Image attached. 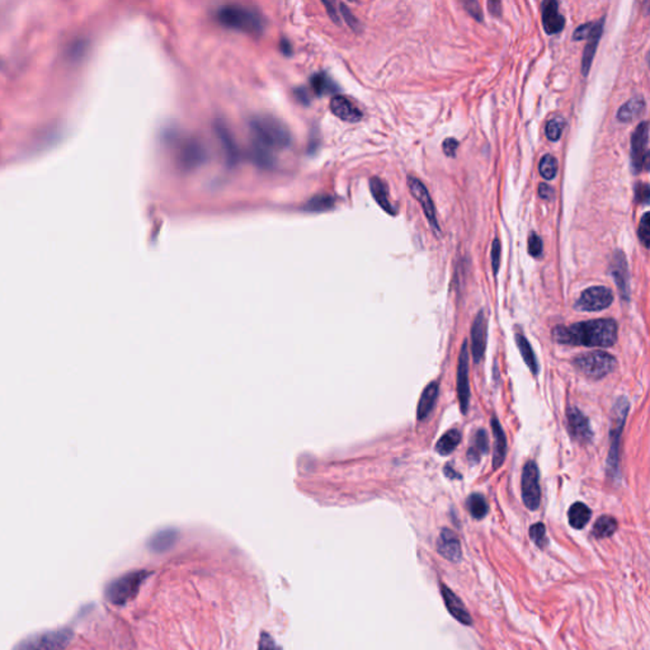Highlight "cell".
I'll list each match as a JSON object with an SVG mask.
<instances>
[{
    "instance_id": "cell-46",
    "label": "cell",
    "mask_w": 650,
    "mask_h": 650,
    "mask_svg": "<svg viewBox=\"0 0 650 650\" xmlns=\"http://www.w3.org/2000/svg\"><path fill=\"white\" fill-rule=\"evenodd\" d=\"M464 5H465L467 12L475 19H478L479 22L483 19V13L480 10V5H479L478 1H467V3H464Z\"/></svg>"
},
{
    "instance_id": "cell-35",
    "label": "cell",
    "mask_w": 650,
    "mask_h": 650,
    "mask_svg": "<svg viewBox=\"0 0 650 650\" xmlns=\"http://www.w3.org/2000/svg\"><path fill=\"white\" fill-rule=\"evenodd\" d=\"M251 159L260 168H271L275 164V159L272 155V151L267 150V149L259 146L254 142H253V146H251Z\"/></svg>"
},
{
    "instance_id": "cell-29",
    "label": "cell",
    "mask_w": 650,
    "mask_h": 650,
    "mask_svg": "<svg viewBox=\"0 0 650 650\" xmlns=\"http://www.w3.org/2000/svg\"><path fill=\"white\" fill-rule=\"evenodd\" d=\"M516 343L518 350L521 352V356L522 359L526 362V365L528 366V368L531 370V372L534 375H537L539 372V365H537V361H536V356H535L534 350H533V347L531 344L527 341L525 335L522 334H516Z\"/></svg>"
},
{
    "instance_id": "cell-28",
    "label": "cell",
    "mask_w": 650,
    "mask_h": 650,
    "mask_svg": "<svg viewBox=\"0 0 650 650\" xmlns=\"http://www.w3.org/2000/svg\"><path fill=\"white\" fill-rule=\"evenodd\" d=\"M568 519L570 526L575 530H581L584 526L587 525L591 519V509L588 508L584 503L576 502L574 503L568 512Z\"/></svg>"
},
{
    "instance_id": "cell-14",
    "label": "cell",
    "mask_w": 650,
    "mask_h": 650,
    "mask_svg": "<svg viewBox=\"0 0 650 650\" xmlns=\"http://www.w3.org/2000/svg\"><path fill=\"white\" fill-rule=\"evenodd\" d=\"M208 159V151L203 144L194 139L184 142L179 149L178 161L184 169H194L203 164Z\"/></svg>"
},
{
    "instance_id": "cell-31",
    "label": "cell",
    "mask_w": 650,
    "mask_h": 650,
    "mask_svg": "<svg viewBox=\"0 0 650 650\" xmlns=\"http://www.w3.org/2000/svg\"><path fill=\"white\" fill-rule=\"evenodd\" d=\"M488 436L485 434L484 429H480L476 432L471 446L467 451V459L471 462H479L480 458L488 451Z\"/></svg>"
},
{
    "instance_id": "cell-17",
    "label": "cell",
    "mask_w": 650,
    "mask_h": 650,
    "mask_svg": "<svg viewBox=\"0 0 650 650\" xmlns=\"http://www.w3.org/2000/svg\"><path fill=\"white\" fill-rule=\"evenodd\" d=\"M486 319L483 311L476 315L474 324L471 328V352L475 362H480L483 359L486 348Z\"/></svg>"
},
{
    "instance_id": "cell-16",
    "label": "cell",
    "mask_w": 650,
    "mask_h": 650,
    "mask_svg": "<svg viewBox=\"0 0 650 650\" xmlns=\"http://www.w3.org/2000/svg\"><path fill=\"white\" fill-rule=\"evenodd\" d=\"M329 109L332 111L334 116L341 118L346 122H359L362 118V112L361 109L347 97L344 96H335L330 100Z\"/></svg>"
},
{
    "instance_id": "cell-1",
    "label": "cell",
    "mask_w": 650,
    "mask_h": 650,
    "mask_svg": "<svg viewBox=\"0 0 650 650\" xmlns=\"http://www.w3.org/2000/svg\"><path fill=\"white\" fill-rule=\"evenodd\" d=\"M552 337L561 344L611 347L617 341V324L612 319H594L569 326H557Z\"/></svg>"
},
{
    "instance_id": "cell-41",
    "label": "cell",
    "mask_w": 650,
    "mask_h": 650,
    "mask_svg": "<svg viewBox=\"0 0 650 650\" xmlns=\"http://www.w3.org/2000/svg\"><path fill=\"white\" fill-rule=\"evenodd\" d=\"M542 249H543V247H542L541 238L537 234H531L530 238H528V253L534 258H539L542 256Z\"/></svg>"
},
{
    "instance_id": "cell-30",
    "label": "cell",
    "mask_w": 650,
    "mask_h": 650,
    "mask_svg": "<svg viewBox=\"0 0 650 650\" xmlns=\"http://www.w3.org/2000/svg\"><path fill=\"white\" fill-rule=\"evenodd\" d=\"M461 442V434L458 429H451L449 432L442 436L441 438L436 445V452H438L441 456L450 455L451 452L458 447Z\"/></svg>"
},
{
    "instance_id": "cell-43",
    "label": "cell",
    "mask_w": 650,
    "mask_h": 650,
    "mask_svg": "<svg viewBox=\"0 0 650 650\" xmlns=\"http://www.w3.org/2000/svg\"><path fill=\"white\" fill-rule=\"evenodd\" d=\"M500 253H502V245H500V239H495L492 245V267L493 272L495 275L500 271Z\"/></svg>"
},
{
    "instance_id": "cell-47",
    "label": "cell",
    "mask_w": 650,
    "mask_h": 650,
    "mask_svg": "<svg viewBox=\"0 0 650 650\" xmlns=\"http://www.w3.org/2000/svg\"><path fill=\"white\" fill-rule=\"evenodd\" d=\"M339 8H341V13L343 14V18L346 19V22L348 23V25H350V28H353V30H359V22H357V19H356V18L352 16L350 9L347 8L344 4H341V5H339Z\"/></svg>"
},
{
    "instance_id": "cell-40",
    "label": "cell",
    "mask_w": 650,
    "mask_h": 650,
    "mask_svg": "<svg viewBox=\"0 0 650 650\" xmlns=\"http://www.w3.org/2000/svg\"><path fill=\"white\" fill-rule=\"evenodd\" d=\"M639 239L642 242V245L645 248L649 247V236H650V214L649 212H645L642 215V220H640V225H639Z\"/></svg>"
},
{
    "instance_id": "cell-44",
    "label": "cell",
    "mask_w": 650,
    "mask_h": 650,
    "mask_svg": "<svg viewBox=\"0 0 650 650\" xmlns=\"http://www.w3.org/2000/svg\"><path fill=\"white\" fill-rule=\"evenodd\" d=\"M594 23H596V22H593V23H584V25H581V27H578V28L575 30L574 36H573V38H574L575 41L587 40V38L591 36V34H592L593 30H594Z\"/></svg>"
},
{
    "instance_id": "cell-36",
    "label": "cell",
    "mask_w": 650,
    "mask_h": 650,
    "mask_svg": "<svg viewBox=\"0 0 650 650\" xmlns=\"http://www.w3.org/2000/svg\"><path fill=\"white\" fill-rule=\"evenodd\" d=\"M539 170H540L541 177H543L545 179H548V181L554 179L557 177V173H558L557 159L554 158L550 154L543 155L541 160H540V163H539Z\"/></svg>"
},
{
    "instance_id": "cell-32",
    "label": "cell",
    "mask_w": 650,
    "mask_h": 650,
    "mask_svg": "<svg viewBox=\"0 0 650 650\" xmlns=\"http://www.w3.org/2000/svg\"><path fill=\"white\" fill-rule=\"evenodd\" d=\"M617 530L616 519L611 516H602L593 526V535L597 539H606L615 534Z\"/></svg>"
},
{
    "instance_id": "cell-38",
    "label": "cell",
    "mask_w": 650,
    "mask_h": 650,
    "mask_svg": "<svg viewBox=\"0 0 650 650\" xmlns=\"http://www.w3.org/2000/svg\"><path fill=\"white\" fill-rule=\"evenodd\" d=\"M564 128H565V120L561 117H555V118H551L550 121L546 124L545 133L549 140L558 142L561 137Z\"/></svg>"
},
{
    "instance_id": "cell-10",
    "label": "cell",
    "mask_w": 650,
    "mask_h": 650,
    "mask_svg": "<svg viewBox=\"0 0 650 650\" xmlns=\"http://www.w3.org/2000/svg\"><path fill=\"white\" fill-rule=\"evenodd\" d=\"M614 301V293L609 287L594 286L584 290L581 298L575 302L574 308L579 311H601L609 308Z\"/></svg>"
},
{
    "instance_id": "cell-23",
    "label": "cell",
    "mask_w": 650,
    "mask_h": 650,
    "mask_svg": "<svg viewBox=\"0 0 650 650\" xmlns=\"http://www.w3.org/2000/svg\"><path fill=\"white\" fill-rule=\"evenodd\" d=\"M215 131H216L217 139L221 142V146H223V150L225 154L227 163H230L233 166L238 161V158H239L238 146L235 144L233 135L223 122H217L216 126H215Z\"/></svg>"
},
{
    "instance_id": "cell-33",
    "label": "cell",
    "mask_w": 650,
    "mask_h": 650,
    "mask_svg": "<svg viewBox=\"0 0 650 650\" xmlns=\"http://www.w3.org/2000/svg\"><path fill=\"white\" fill-rule=\"evenodd\" d=\"M467 506L470 515L475 519H482L488 513V503L479 493H474L467 498Z\"/></svg>"
},
{
    "instance_id": "cell-45",
    "label": "cell",
    "mask_w": 650,
    "mask_h": 650,
    "mask_svg": "<svg viewBox=\"0 0 650 650\" xmlns=\"http://www.w3.org/2000/svg\"><path fill=\"white\" fill-rule=\"evenodd\" d=\"M258 650H281L280 647L276 644L273 638L268 634L263 633L260 635L259 639Z\"/></svg>"
},
{
    "instance_id": "cell-11",
    "label": "cell",
    "mask_w": 650,
    "mask_h": 650,
    "mask_svg": "<svg viewBox=\"0 0 650 650\" xmlns=\"http://www.w3.org/2000/svg\"><path fill=\"white\" fill-rule=\"evenodd\" d=\"M408 182L409 188H410V192H412L413 197L421 203L422 209L425 211V217H427V220L429 221V225L434 229V234L440 236V235H441V229H440L438 221H437L434 201L431 199L429 192L427 191V188L423 186V183H422L419 179H417V178L410 177L408 179Z\"/></svg>"
},
{
    "instance_id": "cell-4",
    "label": "cell",
    "mask_w": 650,
    "mask_h": 650,
    "mask_svg": "<svg viewBox=\"0 0 650 650\" xmlns=\"http://www.w3.org/2000/svg\"><path fill=\"white\" fill-rule=\"evenodd\" d=\"M150 575L148 570H135L118 576L109 582L104 591V597L109 603L122 606L134 600L140 591L142 584Z\"/></svg>"
},
{
    "instance_id": "cell-6",
    "label": "cell",
    "mask_w": 650,
    "mask_h": 650,
    "mask_svg": "<svg viewBox=\"0 0 650 650\" xmlns=\"http://www.w3.org/2000/svg\"><path fill=\"white\" fill-rule=\"evenodd\" d=\"M74 633L71 629L47 630L34 634L18 642L14 650H64L71 642Z\"/></svg>"
},
{
    "instance_id": "cell-24",
    "label": "cell",
    "mask_w": 650,
    "mask_h": 650,
    "mask_svg": "<svg viewBox=\"0 0 650 650\" xmlns=\"http://www.w3.org/2000/svg\"><path fill=\"white\" fill-rule=\"evenodd\" d=\"M370 190H371V193H372V196H374L376 202L379 203V206H380L383 211H386L389 215H396L398 210L392 206V201L389 199L388 186L383 183L380 178H377V177L371 178V181H370Z\"/></svg>"
},
{
    "instance_id": "cell-5",
    "label": "cell",
    "mask_w": 650,
    "mask_h": 650,
    "mask_svg": "<svg viewBox=\"0 0 650 650\" xmlns=\"http://www.w3.org/2000/svg\"><path fill=\"white\" fill-rule=\"evenodd\" d=\"M629 401L626 398H620L617 399L615 407L612 409V416H611V429H609V458H607V467L611 475H618L620 471V440L621 434L625 425L626 416L629 412Z\"/></svg>"
},
{
    "instance_id": "cell-49",
    "label": "cell",
    "mask_w": 650,
    "mask_h": 650,
    "mask_svg": "<svg viewBox=\"0 0 650 650\" xmlns=\"http://www.w3.org/2000/svg\"><path fill=\"white\" fill-rule=\"evenodd\" d=\"M552 193H554V190L551 188L549 184L541 183L539 186V194L540 197L543 199V200H549L552 197Z\"/></svg>"
},
{
    "instance_id": "cell-39",
    "label": "cell",
    "mask_w": 650,
    "mask_h": 650,
    "mask_svg": "<svg viewBox=\"0 0 650 650\" xmlns=\"http://www.w3.org/2000/svg\"><path fill=\"white\" fill-rule=\"evenodd\" d=\"M530 536L533 539V541L539 546L543 549L546 545H548V539H546V530H545V526L542 524H535V525L531 526L530 528Z\"/></svg>"
},
{
    "instance_id": "cell-18",
    "label": "cell",
    "mask_w": 650,
    "mask_h": 650,
    "mask_svg": "<svg viewBox=\"0 0 650 650\" xmlns=\"http://www.w3.org/2000/svg\"><path fill=\"white\" fill-rule=\"evenodd\" d=\"M437 551L443 558L449 559L451 561H459L462 555L459 537L449 528H443L437 540Z\"/></svg>"
},
{
    "instance_id": "cell-26",
    "label": "cell",
    "mask_w": 650,
    "mask_h": 650,
    "mask_svg": "<svg viewBox=\"0 0 650 650\" xmlns=\"http://www.w3.org/2000/svg\"><path fill=\"white\" fill-rule=\"evenodd\" d=\"M177 539H178V533L175 530H164L154 535L149 540L148 546L151 551L161 554V552L170 550L175 546Z\"/></svg>"
},
{
    "instance_id": "cell-20",
    "label": "cell",
    "mask_w": 650,
    "mask_h": 650,
    "mask_svg": "<svg viewBox=\"0 0 650 650\" xmlns=\"http://www.w3.org/2000/svg\"><path fill=\"white\" fill-rule=\"evenodd\" d=\"M442 597H443L445 605L449 609V612L459 623L464 624V625H471L473 624V618L470 616V614L467 612V609H465L462 601L460 600L459 597L452 592L449 587L442 585Z\"/></svg>"
},
{
    "instance_id": "cell-13",
    "label": "cell",
    "mask_w": 650,
    "mask_h": 650,
    "mask_svg": "<svg viewBox=\"0 0 650 650\" xmlns=\"http://www.w3.org/2000/svg\"><path fill=\"white\" fill-rule=\"evenodd\" d=\"M568 431L574 441L590 443L592 441V429L588 418L576 408H568Z\"/></svg>"
},
{
    "instance_id": "cell-3",
    "label": "cell",
    "mask_w": 650,
    "mask_h": 650,
    "mask_svg": "<svg viewBox=\"0 0 650 650\" xmlns=\"http://www.w3.org/2000/svg\"><path fill=\"white\" fill-rule=\"evenodd\" d=\"M218 23L238 32L260 36L265 31L266 22L258 12L243 5H225L217 10Z\"/></svg>"
},
{
    "instance_id": "cell-34",
    "label": "cell",
    "mask_w": 650,
    "mask_h": 650,
    "mask_svg": "<svg viewBox=\"0 0 650 650\" xmlns=\"http://www.w3.org/2000/svg\"><path fill=\"white\" fill-rule=\"evenodd\" d=\"M310 84H311L313 91H314V93H317V96H324L328 93L337 91V85L324 73H319V74L313 76Z\"/></svg>"
},
{
    "instance_id": "cell-15",
    "label": "cell",
    "mask_w": 650,
    "mask_h": 650,
    "mask_svg": "<svg viewBox=\"0 0 650 650\" xmlns=\"http://www.w3.org/2000/svg\"><path fill=\"white\" fill-rule=\"evenodd\" d=\"M611 275L614 277L615 282L617 284L618 291L621 292V296L624 300H629L630 298V286H629V268H627V262H626L625 256L623 251H616L614 258L611 260L609 266Z\"/></svg>"
},
{
    "instance_id": "cell-51",
    "label": "cell",
    "mask_w": 650,
    "mask_h": 650,
    "mask_svg": "<svg viewBox=\"0 0 650 650\" xmlns=\"http://www.w3.org/2000/svg\"><path fill=\"white\" fill-rule=\"evenodd\" d=\"M488 8H489L491 13L494 14V16L500 14V3H498V1H489V3H488Z\"/></svg>"
},
{
    "instance_id": "cell-19",
    "label": "cell",
    "mask_w": 650,
    "mask_h": 650,
    "mask_svg": "<svg viewBox=\"0 0 650 650\" xmlns=\"http://www.w3.org/2000/svg\"><path fill=\"white\" fill-rule=\"evenodd\" d=\"M542 25L548 34H559L565 25V18L559 12L557 1H546L542 8Z\"/></svg>"
},
{
    "instance_id": "cell-50",
    "label": "cell",
    "mask_w": 650,
    "mask_h": 650,
    "mask_svg": "<svg viewBox=\"0 0 650 650\" xmlns=\"http://www.w3.org/2000/svg\"><path fill=\"white\" fill-rule=\"evenodd\" d=\"M443 470H445V475L447 476V478H450V479H461V475L458 474V471H455L450 465L445 467Z\"/></svg>"
},
{
    "instance_id": "cell-42",
    "label": "cell",
    "mask_w": 650,
    "mask_h": 650,
    "mask_svg": "<svg viewBox=\"0 0 650 650\" xmlns=\"http://www.w3.org/2000/svg\"><path fill=\"white\" fill-rule=\"evenodd\" d=\"M649 186L647 183H640L638 187H636V191H635V200L638 203H642V205H648L649 203Z\"/></svg>"
},
{
    "instance_id": "cell-8",
    "label": "cell",
    "mask_w": 650,
    "mask_h": 650,
    "mask_svg": "<svg viewBox=\"0 0 650 650\" xmlns=\"http://www.w3.org/2000/svg\"><path fill=\"white\" fill-rule=\"evenodd\" d=\"M649 124L647 121L640 122L634 131L631 137V167L635 175L642 170H648L649 167Z\"/></svg>"
},
{
    "instance_id": "cell-21",
    "label": "cell",
    "mask_w": 650,
    "mask_h": 650,
    "mask_svg": "<svg viewBox=\"0 0 650 650\" xmlns=\"http://www.w3.org/2000/svg\"><path fill=\"white\" fill-rule=\"evenodd\" d=\"M493 437H494V445H493V469L497 470L500 469L507 453V438L506 434L500 425V421L495 417L492 418Z\"/></svg>"
},
{
    "instance_id": "cell-48",
    "label": "cell",
    "mask_w": 650,
    "mask_h": 650,
    "mask_svg": "<svg viewBox=\"0 0 650 650\" xmlns=\"http://www.w3.org/2000/svg\"><path fill=\"white\" fill-rule=\"evenodd\" d=\"M458 146H459V142L455 140V139H452V137L446 139V140L443 142V145H442L443 151H445V154H446L447 157H455V151L458 149Z\"/></svg>"
},
{
    "instance_id": "cell-25",
    "label": "cell",
    "mask_w": 650,
    "mask_h": 650,
    "mask_svg": "<svg viewBox=\"0 0 650 650\" xmlns=\"http://www.w3.org/2000/svg\"><path fill=\"white\" fill-rule=\"evenodd\" d=\"M437 396H438V383L434 381L425 388L419 399L417 409V417L419 421H423L431 413Z\"/></svg>"
},
{
    "instance_id": "cell-12",
    "label": "cell",
    "mask_w": 650,
    "mask_h": 650,
    "mask_svg": "<svg viewBox=\"0 0 650 650\" xmlns=\"http://www.w3.org/2000/svg\"><path fill=\"white\" fill-rule=\"evenodd\" d=\"M456 388H458V398L460 401V409L462 414H467L470 404V385H469V352H467V342H464L460 352L459 365H458V376H456Z\"/></svg>"
},
{
    "instance_id": "cell-2",
    "label": "cell",
    "mask_w": 650,
    "mask_h": 650,
    "mask_svg": "<svg viewBox=\"0 0 650 650\" xmlns=\"http://www.w3.org/2000/svg\"><path fill=\"white\" fill-rule=\"evenodd\" d=\"M250 131L254 137V144L267 149L280 150L291 145V133L282 121L269 115L251 117Z\"/></svg>"
},
{
    "instance_id": "cell-37",
    "label": "cell",
    "mask_w": 650,
    "mask_h": 650,
    "mask_svg": "<svg viewBox=\"0 0 650 650\" xmlns=\"http://www.w3.org/2000/svg\"><path fill=\"white\" fill-rule=\"evenodd\" d=\"M334 206V199L332 196L329 194H319V196H315L314 199L309 201L305 206V210L306 211H311V212H322V211H326V210L332 209Z\"/></svg>"
},
{
    "instance_id": "cell-9",
    "label": "cell",
    "mask_w": 650,
    "mask_h": 650,
    "mask_svg": "<svg viewBox=\"0 0 650 650\" xmlns=\"http://www.w3.org/2000/svg\"><path fill=\"white\" fill-rule=\"evenodd\" d=\"M522 500L530 511H536L540 507L541 491L539 485V469L534 461L526 462L522 473Z\"/></svg>"
},
{
    "instance_id": "cell-22",
    "label": "cell",
    "mask_w": 650,
    "mask_h": 650,
    "mask_svg": "<svg viewBox=\"0 0 650 650\" xmlns=\"http://www.w3.org/2000/svg\"><path fill=\"white\" fill-rule=\"evenodd\" d=\"M602 31H603V21L601 19V21H597L594 23V30H593L591 36L587 38L588 42L584 47L583 58H582V73H583L584 76H588L591 67H592L593 58L596 55L597 46H598V42H600L601 36H602Z\"/></svg>"
},
{
    "instance_id": "cell-7",
    "label": "cell",
    "mask_w": 650,
    "mask_h": 650,
    "mask_svg": "<svg viewBox=\"0 0 650 650\" xmlns=\"http://www.w3.org/2000/svg\"><path fill=\"white\" fill-rule=\"evenodd\" d=\"M616 359L603 350L587 352L574 359V366L591 379H602L616 367Z\"/></svg>"
},
{
    "instance_id": "cell-27",
    "label": "cell",
    "mask_w": 650,
    "mask_h": 650,
    "mask_svg": "<svg viewBox=\"0 0 650 650\" xmlns=\"http://www.w3.org/2000/svg\"><path fill=\"white\" fill-rule=\"evenodd\" d=\"M645 109V100L642 97H635L627 100L624 106H621L617 112V120L620 122H631L635 118L642 115Z\"/></svg>"
}]
</instances>
